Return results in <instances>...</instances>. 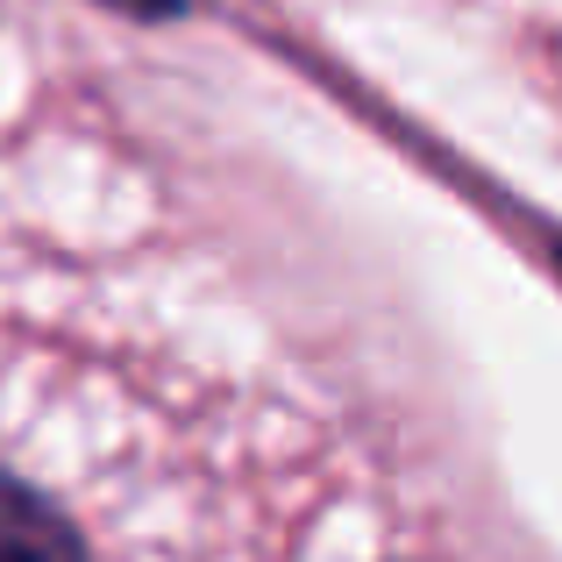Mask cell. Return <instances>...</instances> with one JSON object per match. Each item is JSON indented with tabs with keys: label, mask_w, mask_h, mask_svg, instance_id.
I'll list each match as a JSON object with an SVG mask.
<instances>
[{
	"label": "cell",
	"mask_w": 562,
	"mask_h": 562,
	"mask_svg": "<svg viewBox=\"0 0 562 562\" xmlns=\"http://www.w3.org/2000/svg\"><path fill=\"white\" fill-rule=\"evenodd\" d=\"M0 562H93V549L50 492L0 470Z\"/></svg>",
	"instance_id": "1"
},
{
	"label": "cell",
	"mask_w": 562,
	"mask_h": 562,
	"mask_svg": "<svg viewBox=\"0 0 562 562\" xmlns=\"http://www.w3.org/2000/svg\"><path fill=\"white\" fill-rule=\"evenodd\" d=\"M93 8H108V14H128V22H186L192 14V0H93Z\"/></svg>",
	"instance_id": "2"
},
{
	"label": "cell",
	"mask_w": 562,
	"mask_h": 562,
	"mask_svg": "<svg viewBox=\"0 0 562 562\" xmlns=\"http://www.w3.org/2000/svg\"><path fill=\"white\" fill-rule=\"evenodd\" d=\"M549 257H555V271H562V228L549 235Z\"/></svg>",
	"instance_id": "3"
}]
</instances>
